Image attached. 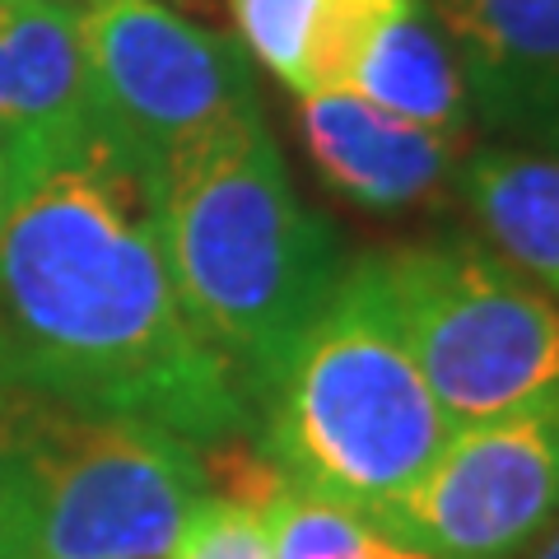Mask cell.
<instances>
[{"mask_svg": "<svg viewBox=\"0 0 559 559\" xmlns=\"http://www.w3.org/2000/svg\"><path fill=\"white\" fill-rule=\"evenodd\" d=\"M0 392L154 419L197 448L252 429L242 382L178 304L154 178L98 135L10 191Z\"/></svg>", "mask_w": 559, "mask_h": 559, "instance_id": "6da1fadb", "label": "cell"}, {"mask_svg": "<svg viewBox=\"0 0 559 559\" xmlns=\"http://www.w3.org/2000/svg\"><path fill=\"white\" fill-rule=\"evenodd\" d=\"M154 215L187 322L257 411L345 271L336 234L299 201L261 112L168 154L154 173Z\"/></svg>", "mask_w": 559, "mask_h": 559, "instance_id": "7a4b0ae2", "label": "cell"}, {"mask_svg": "<svg viewBox=\"0 0 559 559\" xmlns=\"http://www.w3.org/2000/svg\"><path fill=\"white\" fill-rule=\"evenodd\" d=\"M257 411V443L280 476L369 522L425 476L457 429L401 341L378 252L345 261Z\"/></svg>", "mask_w": 559, "mask_h": 559, "instance_id": "3957f363", "label": "cell"}, {"mask_svg": "<svg viewBox=\"0 0 559 559\" xmlns=\"http://www.w3.org/2000/svg\"><path fill=\"white\" fill-rule=\"evenodd\" d=\"M210 495L154 419L0 392V559H168Z\"/></svg>", "mask_w": 559, "mask_h": 559, "instance_id": "277c9868", "label": "cell"}, {"mask_svg": "<svg viewBox=\"0 0 559 559\" xmlns=\"http://www.w3.org/2000/svg\"><path fill=\"white\" fill-rule=\"evenodd\" d=\"M396 331L452 425L559 392V304L476 238L378 252Z\"/></svg>", "mask_w": 559, "mask_h": 559, "instance_id": "5b68a950", "label": "cell"}, {"mask_svg": "<svg viewBox=\"0 0 559 559\" xmlns=\"http://www.w3.org/2000/svg\"><path fill=\"white\" fill-rule=\"evenodd\" d=\"M75 28L94 131L150 178L197 135L261 112L248 51L164 0H84Z\"/></svg>", "mask_w": 559, "mask_h": 559, "instance_id": "8992f818", "label": "cell"}, {"mask_svg": "<svg viewBox=\"0 0 559 559\" xmlns=\"http://www.w3.org/2000/svg\"><path fill=\"white\" fill-rule=\"evenodd\" d=\"M559 518V392L452 429L378 527L433 559H522Z\"/></svg>", "mask_w": 559, "mask_h": 559, "instance_id": "52a82bcc", "label": "cell"}, {"mask_svg": "<svg viewBox=\"0 0 559 559\" xmlns=\"http://www.w3.org/2000/svg\"><path fill=\"white\" fill-rule=\"evenodd\" d=\"M489 131L559 154V0H433Z\"/></svg>", "mask_w": 559, "mask_h": 559, "instance_id": "ba28073f", "label": "cell"}, {"mask_svg": "<svg viewBox=\"0 0 559 559\" xmlns=\"http://www.w3.org/2000/svg\"><path fill=\"white\" fill-rule=\"evenodd\" d=\"M299 135L336 197L382 215L433 201L462 164L457 135L415 127L349 90L299 98Z\"/></svg>", "mask_w": 559, "mask_h": 559, "instance_id": "9c48e42d", "label": "cell"}, {"mask_svg": "<svg viewBox=\"0 0 559 559\" xmlns=\"http://www.w3.org/2000/svg\"><path fill=\"white\" fill-rule=\"evenodd\" d=\"M94 135L75 10L5 0V164L14 182Z\"/></svg>", "mask_w": 559, "mask_h": 559, "instance_id": "30bf717a", "label": "cell"}, {"mask_svg": "<svg viewBox=\"0 0 559 559\" xmlns=\"http://www.w3.org/2000/svg\"><path fill=\"white\" fill-rule=\"evenodd\" d=\"M411 0H229L242 51L294 90H349L364 47L382 20Z\"/></svg>", "mask_w": 559, "mask_h": 559, "instance_id": "8fae6325", "label": "cell"}, {"mask_svg": "<svg viewBox=\"0 0 559 559\" xmlns=\"http://www.w3.org/2000/svg\"><path fill=\"white\" fill-rule=\"evenodd\" d=\"M452 182L489 248L559 304V154L476 150Z\"/></svg>", "mask_w": 559, "mask_h": 559, "instance_id": "7c38bea8", "label": "cell"}, {"mask_svg": "<svg viewBox=\"0 0 559 559\" xmlns=\"http://www.w3.org/2000/svg\"><path fill=\"white\" fill-rule=\"evenodd\" d=\"M349 94L369 98L373 108L406 117L415 127H429L457 140L466 135V121H471L462 66L452 57L443 28L419 10V0L401 5L392 20L378 24V33L355 66Z\"/></svg>", "mask_w": 559, "mask_h": 559, "instance_id": "4fadbf2b", "label": "cell"}, {"mask_svg": "<svg viewBox=\"0 0 559 559\" xmlns=\"http://www.w3.org/2000/svg\"><path fill=\"white\" fill-rule=\"evenodd\" d=\"M266 546L271 559H433L378 527V522L285 485L266 503Z\"/></svg>", "mask_w": 559, "mask_h": 559, "instance_id": "5bb4252c", "label": "cell"}, {"mask_svg": "<svg viewBox=\"0 0 559 559\" xmlns=\"http://www.w3.org/2000/svg\"><path fill=\"white\" fill-rule=\"evenodd\" d=\"M168 559H271L266 522H261V513L242 509L234 499L205 495L191 509Z\"/></svg>", "mask_w": 559, "mask_h": 559, "instance_id": "9a60e30c", "label": "cell"}, {"mask_svg": "<svg viewBox=\"0 0 559 559\" xmlns=\"http://www.w3.org/2000/svg\"><path fill=\"white\" fill-rule=\"evenodd\" d=\"M536 540H540V546H536V550H532L527 559H559V518H555V522H550V527H546V532H540Z\"/></svg>", "mask_w": 559, "mask_h": 559, "instance_id": "2e32d148", "label": "cell"}, {"mask_svg": "<svg viewBox=\"0 0 559 559\" xmlns=\"http://www.w3.org/2000/svg\"><path fill=\"white\" fill-rule=\"evenodd\" d=\"M10 191H14V173L5 164V154H0V219H5V210H10Z\"/></svg>", "mask_w": 559, "mask_h": 559, "instance_id": "e0dca14e", "label": "cell"}, {"mask_svg": "<svg viewBox=\"0 0 559 559\" xmlns=\"http://www.w3.org/2000/svg\"><path fill=\"white\" fill-rule=\"evenodd\" d=\"M38 5H66V10H80L84 0H38Z\"/></svg>", "mask_w": 559, "mask_h": 559, "instance_id": "ac0fdd59", "label": "cell"}]
</instances>
